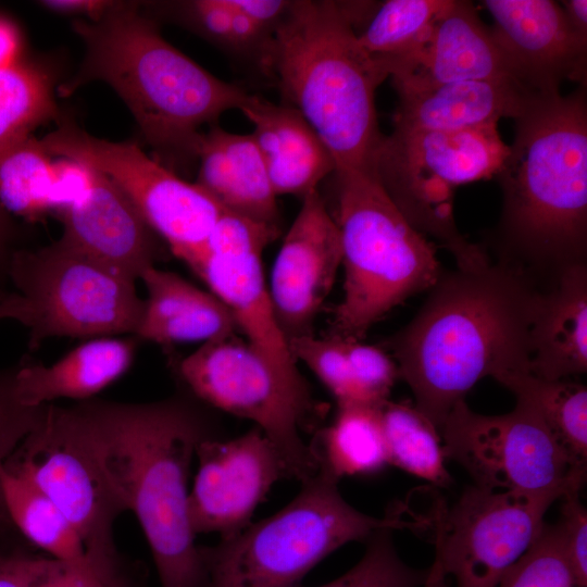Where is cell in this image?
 I'll use <instances>...</instances> for the list:
<instances>
[{
	"label": "cell",
	"mask_w": 587,
	"mask_h": 587,
	"mask_svg": "<svg viewBox=\"0 0 587 587\" xmlns=\"http://www.w3.org/2000/svg\"><path fill=\"white\" fill-rule=\"evenodd\" d=\"M110 487L145 534L161 587H209L188 515L198 446L225 436L210 407L180 386L151 402L91 398L64 407Z\"/></svg>",
	"instance_id": "obj_1"
},
{
	"label": "cell",
	"mask_w": 587,
	"mask_h": 587,
	"mask_svg": "<svg viewBox=\"0 0 587 587\" xmlns=\"http://www.w3.org/2000/svg\"><path fill=\"white\" fill-rule=\"evenodd\" d=\"M539 287L491 260L441 274L415 316L385 345L415 407L439 430L482 378L501 385L529 372V332Z\"/></svg>",
	"instance_id": "obj_2"
},
{
	"label": "cell",
	"mask_w": 587,
	"mask_h": 587,
	"mask_svg": "<svg viewBox=\"0 0 587 587\" xmlns=\"http://www.w3.org/2000/svg\"><path fill=\"white\" fill-rule=\"evenodd\" d=\"M513 121L496 174L502 210L492 246L498 263L545 287L587 264L586 86L535 93Z\"/></svg>",
	"instance_id": "obj_3"
},
{
	"label": "cell",
	"mask_w": 587,
	"mask_h": 587,
	"mask_svg": "<svg viewBox=\"0 0 587 587\" xmlns=\"http://www.w3.org/2000/svg\"><path fill=\"white\" fill-rule=\"evenodd\" d=\"M73 29L85 54L60 96L90 82L108 84L130 110L157 161L173 172L198 161L200 127L240 110L250 95L167 42L138 2L113 1L98 20H77Z\"/></svg>",
	"instance_id": "obj_4"
},
{
	"label": "cell",
	"mask_w": 587,
	"mask_h": 587,
	"mask_svg": "<svg viewBox=\"0 0 587 587\" xmlns=\"http://www.w3.org/2000/svg\"><path fill=\"white\" fill-rule=\"evenodd\" d=\"M357 35L341 1H291L263 67L323 140L335 172H374L383 139L375 90L386 77Z\"/></svg>",
	"instance_id": "obj_5"
},
{
	"label": "cell",
	"mask_w": 587,
	"mask_h": 587,
	"mask_svg": "<svg viewBox=\"0 0 587 587\" xmlns=\"http://www.w3.org/2000/svg\"><path fill=\"white\" fill-rule=\"evenodd\" d=\"M338 483L319 469L274 514L214 546H199L209 587H299L316 564L349 542L384 528L429 526L420 515L405 519L402 504L382 517L365 514L344 499Z\"/></svg>",
	"instance_id": "obj_6"
},
{
	"label": "cell",
	"mask_w": 587,
	"mask_h": 587,
	"mask_svg": "<svg viewBox=\"0 0 587 587\" xmlns=\"http://www.w3.org/2000/svg\"><path fill=\"white\" fill-rule=\"evenodd\" d=\"M334 173L345 280L332 335L360 339L405 299L428 291L442 272L432 243L408 221L374 172Z\"/></svg>",
	"instance_id": "obj_7"
},
{
	"label": "cell",
	"mask_w": 587,
	"mask_h": 587,
	"mask_svg": "<svg viewBox=\"0 0 587 587\" xmlns=\"http://www.w3.org/2000/svg\"><path fill=\"white\" fill-rule=\"evenodd\" d=\"M509 151L497 125L459 130L394 128L383 136L374 173L408 221L441 242L457 267L484 265V248L470 242L453 217L454 189L497 174Z\"/></svg>",
	"instance_id": "obj_8"
},
{
	"label": "cell",
	"mask_w": 587,
	"mask_h": 587,
	"mask_svg": "<svg viewBox=\"0 0 587 587\" xmlns=\"http://www.w3.org/2000/svg\"><path fill=\"white\" fill-rule=\"evenodd\" d=\"M8 279L33 350L51 337L135 336L141 320L136 280L62 238L35 250L16 249Z\"/></svg>",
	"instance_id": "obj_9"
},
{
	"label": "cell",
	"mask_w": 587,
	"mask_h": 587,
	"mask_svg": "<svg viewBox=\"0 0 587 587\" xmlns=\"http://www.w3.org/2000/svg\"><path fill=\"white\" fill-rule=\"evenodd\" d=\"M235 336L202 344L179 360L180 386L211 409L251 421L275 447L287 478L303 484L319 472L302 434L314 428L321 407L310 388L287 383Z\"/></svg>",
	"instance_id": "obj_10"
},
{
	"label": "cell",
	"mask_w": 587,
	"mask_h": 587,
	"mask_svg": "<svg viewBox=\"0 0 587 587\" xmlns=\"http://www.w3.org/2000/svg\"><path fill=\"white\" fill-rule=\"evenodd\" d=\"M40 139L51 157L89 166L112 180L140 216L190 268L205 252L224 209L199 185L188 183L136 143L95 137L66 116Z\"/></svg>",
	"instance_id": "obj_11"
},
{
	"label": "cell",
	"mask_w": 587,
	"mask_h": 587,
	"mask_svg": "<svg viewBox=\"0 0 587 587\" xmlns=\"http://www.w3.org/2000/svg\"><path fill=\"white\" fill-rule=\"evenodd\" d=\"M439 434L445 457L482 487L560 499L571 488H583L586 479L573 471L536 409L520 398L512 411L499 415L476 413L461 400Z\"/></svg>",
	"instance_id": "obj_12"
},
{
	"label": "cell",
	"mask_w": 587,
	"mask_h": 587,
	"mask_svg": "<svg viewBox=\"0 0 587 587\" xmlns=\"http://www.w3.org/2000/svg\"><path fill=\"white\" fill-rule=\"evenodd\" d=\"M552 496H527L473 485L429 515L435 559L457 587H497L535 540Z\"/></svg>",
	"instance_id": "obj_13"
},
{
	"label": "cell",
	"mask_w": 587,
	"mask_h": 587,
	"mask_svg": "<svg viewBox=\"0 0 587 587\" xmlns=\"http://www.w3.org/2000/svg\"><path fill=\"white\" fill-rule=\"evenodd\" d=\"M3 470L46 495L78 533L86 552L116 548L113 526L127 512L83 442L63 405L48 403Z\"/></svg>",
	"instance_id": "obj_14"
},
{
	"label": "cell",
	"mask_w": 587,
	"mask_h": 587,
	"mask_svg": "<svg viewBox=\"0 0 587 587\" xmlns=\"http://www.w3.org/2000/svg\"><path fill=\"white\" fill-rule=\"evenodd\" d=\"M279 228L223 211L205 252L191 270L232 312L246 341L287 383L310 388L276 320L262 267Z\"/></svg>",
	"instance_id": "obj_15"
},
{
	"label": "cell",
	"mask_w": 587,
	"mask_h": 587,
	"mask_svg": "<svg viewBox=\"0 0 587 587\" xmlns=\"http://www.w3.org/2000/svg\"><path fill=\"white\" fill-rule=\"evenodd\" d=\"M196 458L198 471L188 496L195 535L216 533L227 538L239 533L274 484L287 478L275 447L255 426L233 438L202 441Z\"/></svg>",
	"instance_id": "obj_16"
},
{
	"label": "cell",
	"mask_w": 587,
	"mask_h": 587,
	"mask_svg": "<svg viewBox=\"0 0 587 587\" xmlns=\"http://www.w3.org/2000/svg\"><path fill=\"white\" fill-rule=\"evenodd\" d=\"M335 218L317 190L302 198L275 258L267 284L276 320L288 341L313 335L314 321L341 265Z\"/></svg>",
	"instance_id": "obj_17"
},
{
	"label": "cell",
	"mask_w": 587,
	"mask_h": 587,
	"mask_svg": "<svg viewBox=\"0 0 587 587\" xmlns=\"http://www.w3.org/2000/svg\"><path fill=\"white\" fill-rule=\"evenodd\" d=\"M492 36L515 79L538 93L560 91L563 80L586 86L587 38L552 0H485Z\"/></svg>",
	"instance_id": "obj_18"
},
{
	"label": "cell",
	"mask_w": 587,
	"mask_h": 587,
	"mask_svg": "<svg viewBox=\"0 0 587 587\" xmlns=\"http://www.w3.org/2000/svg\"><path fill=\"white\" fill-rule=\"evenodd\" d=\"M387 75L392 85L411 87L483 79L520 84L490 27L471 2L460 0L448 1L415 49L387 66Z\"/></svg>",
	"instance_id": "obj_19"
},
{
	"label": "cell",
	"mask_w": 587,
	"mask_h": 587,
	"mask_svg": "<svg viewBox=\"0 0 587 587\" xmlns=\"http://www.w3.org/2000/svg\"><path fill=\"white\" fill-rule=\"evenodd\" d=\"M92 172L88 189L58 211L63 224L61 238L122 274L140 279L158 259L154 233L112 180Z\"/></svg>",
	"instance_id": "obj_20"
},
{
	"label": "cell",
	"mask_w": 587,
	"mask_h": 587,
	"mask_svg": "<svg viewBox=\"0 0 587 587\" xmlns=\"http://www.w3.org/2000/svg\"><path fill=\"white\" fill-rule=\"evenodd\" d=\"M398 95L394 128L459 130L515 118L533 92L509 79H483L427 87L392 85Z\"/></svg>",
	"instance_id": "obj_21"
},
{
	"label": "cell",
	"mask_w": 587,
	"mask_h": 587,
	"mask_svg": "<svg viewBox=\"0 0 587 587\" xmlns=\"http://www.w3.org/2000/svg\"><path fill=\"white\" fill-rule=\"evenodd\" d=\"M240 111L253 125L251 135L277 197L303 198L335 172L329 150L294 107L250 93Z\"/></svg>",
	"instance_id": "obj_22"
},
{
	"label": "cell",
	"mask_w": 587,
	"mask_h": 587,
	"mask_svg": "<svg viewBox=\"0 0 587 587\" xmlns=\"http://www.w3.org/2000/svg\"><path fill=\"white\" fill-rule=\"evenodd\" d=\"M587 371V264L539 289L529 332V372L546 380Z\"/></svg>",
	"instance_id": "obj_23"
},
{
	"label": "cell",
	"mask_w": 587,
	"mask_h": 587,
	"mask_svg": "<svg viewBox=\"0 0 587 587\" xmlns=\"http://www.w3.org/2000/svg\"><path fill=\"white\" fill-rule=\"evenodd\" d=\"M196 184L225 211L279 228L277 196L251 134L212 125L201 134Z\"/></svg>",
	"instance_id": "obj_24"
},
{
	"label": "cell",
	"mask_w": 587,
	"mask_h": 587,
	"mask_svg": "<svg viewBox=\"0 0 587 587\" xmlns=\"http://www.w3.org/2000/svg\"><path fill=\"white\" fill-rule=\"evenodd\" d=\"M140 279L147 289L135 337L160 346L209 342L235 336L238 327L227 305L213 292L180 275L147 268Z\"/></svg>",
	"instance_id": "obj_25"
},
{
	"label": "cell",
	"mask_w": 587,
	"mask_h": 587,
	"mask_svg": "<svg viewBox=\"0 0 587 587\" xmlns=\"http://www.w3.org/2000/svg\"><path fill=\"white\" fill-rule=\"evenodd\" d=\"M140 340L129 337L92 338L50 365L22 361L15 384L20 399L43 405L59 399L84 401L117 380L134 361Z\"/></svg>",
	"instance_id": "obj_26"
},
{
	"label": "cell",
	"mask_w": 587,
	"mask_h": 587,
	"mask_svg": "<svg viewBox=\"0 0 587 587\" xmlns=\"http://www.w3.org/2000/svg\"><path fill=\"white\" fill-rule=\"evenodd\" d=\"M311 446L322 469L342 477L371 475L388 465L380 405H337L333 422Z\"/></svg>",
	"instance_id": "obj_27"
},
{
	"label": "cell",
	"mask_w": 587,
	"mask_h": 587,
	"mask_svg": "<svg viewBox=\"0 0 587 587\" xmlns=\"http://www.w3.org/2000/svg\"><path fill=\"white\" fill-rule=\"evenodd\" d=\"M515 398L529 402L565 452L573 471L586 476L587 389L566 379L546 380L530 373L509 377L502 384Z\"/></svg>",
	"instance_id": "obj_28"
},
{
	"label": "cell",
	"mask_w": 587,
	"mask_h": 587,
	"mask_svg": "<svg viewBox=\"0 0 587 587\" xmlns=\"http://www.w3.org/2000/svg\"><path fill=\"white\" fill-rule=\"evenodd\" d=\"M148 13L165 16L229 52L254 57L263 68L273 34L238 11L230 0L152 2Z\"/></svg>",
	"instance_id": "obj_29"
},
{
	"label": "cell",
	"mask_w": 587,
	"mask_h": 587,
	"mask_svg": "<svg viewBox=\"0 0 587 587\" xmlns=\"http://www.w3.org/2000/svg\"><path fill=\"white\" fill-rule=\"evenodd\" d=\"M2 492L9 520L48 557L78 563L86 548L61 510L29 482L2 470Z\"/></svg>",
	"instance_id": "obj_30"
},
{
	"label": "cell",
	"mask_w": 587,
	"mask_h": 587,
	"mask_svg": "<svg viewBox=\"0 0 587 587\" xmlns=\"http://www.w3.org/2000/svg\"><path fill=\"white\" fill-rule=\"evenodd\" d=\"M380 417L389 464L435 486L451 485L439 430L416 407L388 399Z\"/></svg>",
	"instance_id": "obj_31"
},
{
	"label": "cell",
	"mask_w": 587,
	"mask_h": 587,
	"mask_svg": "<svg viewBox=\"0 0 587 587\" xmlns=\"http://www.w3.org/2000/svg\"><path fill=\"white\" fill-rule=\"evenodd\" d=\"M60 116L53 77L47 67L20 61L0 68V151Z\"/></svg>",
	"instance_id": "obj_32"
},
{
	"label": "cell",
	"mask_w": 587,
	"mask_h": 587,
	"mask_svg": "<svg viewBox=\"0 0 587 587\" xmlns=\"http://www.w3.org/2000/svg\"><path fill=\"white\" fill-rule=\"evenodd\" d=\"M54 160L29 136L0 151V205L11 215L37 220L53 208Z\"/></svg>",
	"instance_id": "obj_33"
},
{
	"label": "cell",
	"mask_w": 587,
	"mask_h": 587,
	"mask_svg": "<svg viewBox=\"0 0 587 587\" xmlns=\"http://www.w3.org/2000/svg\"><path fill=\"white\" fill-rule=\"evenodd\" d=\"M448 1H385L358 33V42L387 78V66L415 49Z\"/></svg>",
	"instance_id": "obj_34"
},
{
	"label": "cell",
	"mask_w": 587,
	"mask_h": 587,
	"mask_svg": "<svg viewBox=\"0 0 587 587\" xmlns=\"http://www.w3.org/2000/svg\"><path fill=\"white\" fill-rule=\"evenodd\" d=\"M427 570L408 565L397 552L392 529L384 528L369 538L367 548L358 563L317 587H422Z\"/></svg>",
	"instance_id": "obj_35"
},
{
	"label": "cell",
	"mask_w": 587,
	"mask_h": 587,
	"mask_svg": "<svg viewBox=\"0 0 587 587\" xmlns=\"http://www.w3.org/2000/svg\"><path fill=\"white\" fill-rule=\"evenodd\" d=\"M497 587H582L573 574L555 524H544Z\"/></svg>",
	"instance_id": "obj_36"
},
{
	"label": "cell",
	"mask_w": 587,
	"mask_h": 587,
	"mask_svg": "<svg viewBox=\"0 0 587 587\" xmlns=\"http://www.w3.org/2000/svg\"><path fill=\"white\" fill-rule=\"evenodd\" d=\"M289 348L297 362H303L327 388L337 405L370 404L355 379L341 337H297L289 340Z\"/></svg>",
	"instance_id": "obj_37"
},
{
	"label": "cell",
	"mask_w": 587,
	"mask_h": 587,
	"mask_svg": "<svg viewBox=\"0 0 587 587\" xmlns=\"http://www.w3.org/2000/svg\"><path fill=\"white\" fill-rule=\"evenodd\" d=\"M147 573L122 555L110 552H86L78 563L61 562L39 587H146Z\"/></svg>",
	"instance_id": "obj_38"
},
{
	"label": "cell",
	"mask_w": 587,
	"mask_h": 587,
	"mask_svg": "<svg viewBox=\"0 0 587 587\" xmlns=\"http://www.w3.org/2000/svg\"><path fill=\"white\" fill-rule=\"evenodd\" d=\"M16 366L0 370V522L9 520L2 492L1 473L5 462L39 422L43 405L24 403L16 391Z\"/></svg>",
	"instance_id": "obj_39"
},
{
	"label": "cell",
	"mask_w": 587,
	"mask_h": 587,
	"mask_svg": "<svg viewBox=\"0 0 587 587\" xmlns=\"http://www.w3.org/2000/svg\"><path fill=\"white\" fill-rule=\"evenodd\" d=\"M341 338L355 379L367 403L382 405L389 399L391 387L399 377L396 362L375 346L363 344L355 338Z\"/></svg>",
	"instance_id": "obj_40"
},
{
	"label": "cell",
	"mask_w": 587,
	"mask_h": 587,
	"mask_svg": "<svg viewBox=\"0 0 587 587\" xmlns=\"http://www.w3.org/2000/svg\"><path fill=\"white\" fill-rule=\"evenodd\" d=\"M580 490L571 488L560 498L561 516L555 524L573 574L582 587H587V511Z\"/></svg>",
	"instance_id": "obj_41"
},
{
	"label": "cell",
	"mask_w": 587,
	"mask_h": 587,
	"mask_svg": "<svg viewBox=\"0 0 587 587\" xmlns=\"http://www.w3.org/2000/svg\"><path fill=\"white\" fill-rule=\"evenodd\" d=\"M61 561L25 551H0V587H39Z\"/></svg>",
	"instance_id": "obj_42"
},
{
	"label": "cell",
	"mask_w": 587,
	"mask_h": 587,
	"mask_svg": "<svg viewBox=\"0 0 587 587\" xmlns=\"http://www.w3.org/2000/svg\"><path fill=\"white\" fill-rule=\"evenodd\" d=\"M232 4L264 30L274 34L287 14L291 1L230 0Z\"/></svg>",
	"instance_id": "obj_43"
},
{
	"label": "cell",
	"mask_w": 587,
	"mask_h": 587,
	"mask_svg": "<svg viewBox=\"0 0 587 587\" xmlns=\"http://www.w3.org/2000/svg\"><path fill=\"white\" fill-rule=\"evenodd\" d=\"M40 5L63 14H85L91 21L98 20L113 3L104 0H46Z\"/></svg>",
	"instance_id": "obj_44"
},
{
	"label": "cell",
	"mask_w": 587,
	"mask_h": 587,
	"mask_svg": "<svg viewBox=\"0 0 587 587\" xmlns=\"http://www.w3.org/2000/svg\"><path fill=\"white\" fill-rule=\"evenodd\" d=\"M22 40L13 23L0 17V68L20 62Z\"/></svg>",
	"instance_id": "obj_45"
},
{
	"label": "cell",
	"mask_w": 587,
	"mask_h": 587,
	"mask_svg": "<svg viewBox=\"0 0 587 587\" xmlns=\"http://www.w3.org/2000/svg\"><path fill=\"white\" fill-rule=\"evenodd\" d=\"M13 225L11 215L0 205V279L7 280V272L13 252Z\"/></svg>",
	"instance_id": "obj_46"
},
{
	"label": "cell",
	"mask_w": 587,
	"mask_h": 587,
	"mask_svg": "<svg viewBox=\"0 0 587 587\" xmlns=\"http://www.w3.org/2000/svg\"><path fill=\"white\" fill-rule=\"evenodd\" d=\"M564 14L573 29L587 38V1L567 0L562 1Z\"/></svg>",
	"instance_id": "obj_47"
},
{
	"label": "cell",
	"mask_w": 587,
	"mask_h": 587,
	"mask_svg": "<svg viewBox=\"0 0 587 587\" xmlns=\"http://www.w3.org/2000/svg\"><path fill=\"white\" fill-rule=\"evenodd\" d=\"M20 317V307L12 292L0 294V321L15 320Z\"/></svg>",
	"instance_id": "obj_48"
},
{
	"label": "cell",
	"mask_w": 587,
	"mask_h": 587,
	"mask_svg": "<svg viewBox=\"0 0 587 587\" xmlns=\"http://www.w3.org/2000/svg\"><path fill=\"white\" fill-rule=\"evenodd\" d=\"M422 587H448L447 575L436 559H434L432 566L427 570V575Z\"/></svg>",
	"instance_id": "obj_49"
}]
</instances>
